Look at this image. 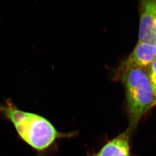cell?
<instances>
[{"mask_svg":"<svg viewBox=\"0 0 156 156\" xmlns=\"http://www.w3.org/2000/svg\"><path fill=\"white\" fill-rule=\"evenodd\" d=\"M139 42L156 46V1L141 2Z\"/></svg>","mask_w":156,"mask_h":156,"instance_id":"obj_3","label":"cell"},{"mask_svg":"<svg viewBox=\"0 0 156 156\" xmlns=\"http://www.w3.org/2000/svg\"><path fill=\"white\" fill-rule=\"evenodd\" d=\"M131 133L127 129L123 133L108 140L96 153H88V156H130V137Z\"/></svg>","mask_w":156,"mask_h":156,"instance_id":"obj_5","label":"cell"},{"mask_svg":"<svg viewBox=\"0 0 156 156\" xmlns=\"http://www.w3.org/2000/svg\"><path fill=\"white\" fill-rule=\"evenodd\" d=\"M122 81L126 95L130 133L136 129L142 117L156 106V99L147 73L137 68H122Z\"/></svg>","mask_w":156,"mask_h":156,"instance_id":"obj_2","label":"cell"},{"mask_svg":"<svg viewBox=\"0 0 156 156\" xmlns=\"http://www.w3.org/2000/svg\"><path fill=\"white\" fill-rule=\"evenodd\" d=\"M156 59V46L150 43L138 42L133 52L125 61L123 68L144 69L150 67Z\"/></svg>","mask_w":156,"mask_h":156,"instance_id":"obj_4","label":"cell"},{"mask_svg":"<svg viewBox=\"0 0 156 156\" xmlns=\"http://www.w3.org/2000/svg\"><path fill=\"white\" fill-rule=\"evenodd\" d=\"M147 75L156 99V59L150 67Z\"/></svg>","mask_w":156,"mask_h":156,"instance_id":"obj_6","label":"cell"},{"mask_svg":"<svg viewBox=\"0 0 156 156\" xmlns=\"http://www.w3.org/2000/svg\"><path fill=\"white\" fill-rule=\"evenodd\" d=\"M0 114L12 124L20 139L39 153L50 149L58 140L71 138L77 134L76 131H58L49 120L21 110L10 99L0 104Z\"/></svg>","mask_w":156,"mask_h":156,"instance_id":"obj_1","label":"cell"}]
</instances>
